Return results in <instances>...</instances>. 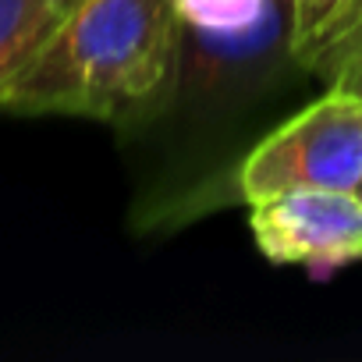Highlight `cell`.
<instances>
[{
    "label": "cell",
    "instance_id": "5",
    "mask_svg": "<svg viewBox=\"0 0 362 362\" xmlns=\"http://www.w3.org/2000/svg\"><path fill=\"white\" fill-rule=\"evenodd\" d=\"M288 47L323 89L362 96V0H288Z\"/></svg>",
    "mask_w": 362,
    "mask_h": 362
},
{
    "label": "cell",
    "instance_id": "6",
    "mask_svg": "<svg viewBox=\"0 0 362 362\" xmlns=\"http://www.w3.org/2000/svg\"><path fill=\"white\" fill-rule=\"evenodd\" d=\"M61 15V0H0V93L40 54Z\"/></svg>",
    "mask_w": 362,
    "mask_h": 362
},
{
    "label": "cell",
    "instance_id": "3",
    "mask_svg": "<svg viewBox=\"0 0 362 362\" xmlns=\"http://www.w3.org/2000/svg\"><path fill=\"white\" fill-rule=\"evenodd\" d=\"M249 231L274 267H305L316 281L362 259V199L337 189H291L249 203Z\"/></svg>",
    "mask_w": 362,
    "mask_h": 362
},
{
    "label": "cell",
    "instance_id": "2",
    "mask_svg": "<svg viewBox=\"0 0 362 362\" xmlns=\"http://www.w3.org/2000/svg\"><path fill=\"white\" fill-rule=\"evenodd\" d=\"M362 181V96L323 89L309 107L259 139L235 170L245 203L291 189L355 192Z\"/></svg>",
    "mask_w": 362,
    "mask_h": 362
},
{
    "label": "cell",
    "instance_id": "8",
    "mask_svg": "<svg viewBox=\"0 0 362 362\" xmlns=\"http://www.w3.org/2000/svg\"><path fill=\"white\" fill-rule=\"evenodd\" d=\"M355 196H358V199H362V181H358V189H355Z\"/></svg>",
    "mask_w": 362,
    "mask_h": 362
},
{
    "label": "cell",
    "instance_id": "7",
    "mask_svg": "<svg viewBox=\"0 0 362 362\" xmlns=\"http://www.w3.org/2000/svg\"><path fill=\"white\" fill-rule=\"evenodd\" d=\"M284 0H174L181 29L192 33H242L277 11Z\"/></svg>",
    "mask_w": 362,
    "mask_h": 362
},
{
    "label": "cell",
    "instance_id": "1",
    "mask_svg": "<svg viewBox=\"0 0 362 362\" xmlns=\"http://www.w3.org/2000/svg\"><path fill=\"white\" fill-rule=\"evenodd\" d=\"M181 33L174 0H71L0 110L142 124L177 100Z\"/></svg>",
    "mask_w": 362,
    "mask_h": 362
},
{
    "label": "cell",
    "instance_id": "9",
    "mask_svg": "<svg viewBox=\"0 0 362 362\" xmlns=\"http://www.w3.org/2000/svg\"><path fill=\"white\" fill-rule=\"evenodd\" d=\"M61 4H64V8H68V4H71V0H61Z\"/></svg>",
    "mask_w": 362,
    "mask_h": 362
},
{
    "label": "cell",
    "instance_id": "4",
    "mask_svg": "<svg viewBox=\"0 0 362 362\" xmlns=\"http://www.w3.org/2000/svg\"><path fill=\"white\" fill-rule=\"evenodd\" d=\"M291 61L288 47V0L263 22L242 33H181L177 64V100L221 103L249 96L256 86ZM295 64V61H291Z\"/></svg>",
    "mask_w": 362,
    "mask_h": 362
}]
</instances>
